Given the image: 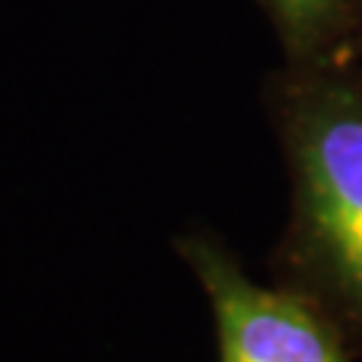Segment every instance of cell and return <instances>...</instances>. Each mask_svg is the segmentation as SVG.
Segmentation results:
<instances>
[{
	"label": "cell",
	"mask_w": 362,
	"mask_h": 362,
	"mask_svg": "<svg viewBox=\"0 0 362 362\" xmlns=\"http://www.w3.org/2000/svg\"><path fill=\"white\" fill-rule=\"evenodd\" d=\"M266 103L290 175L272 281L317 305L362 362V58L284 64Z\"/></svg>",
	"instance_id": "1"
},
{
	"label": "cell",
	"mask_w": 362,
	"mask_h": 362,
	"mask_svg": "<svg viewBox=\"0 0 362 362\" xmlns=\"http://www.w3.org/2000/svg\"><path fill=\"white\" fill-rule=\"evenodd\" d=\"M178 257L209 299L218 362H356L344 332L287 287L257 284L214 233L175 239Z\"/></svg>",
	"instance_id": "2"
},
{
	"label": "cell",
	"mask_w": 362,
	"mask_h": 362,
	"mask_svg": "<svg viewBox=\"0 0 362 362\" xmlns=\"http://www.w3.org/2000/svg\"><path fill=\"white\" fill-rule=\"evenodd\" d=\"M284 64H317L350 52L356 37L350 0H259Z\"/></svg>",
	"instance_id": "3"
},
{
	"label": "cell",
	"mask_w": 362,
	"mask_h": 362,
	"mask_svg": "<svg viewBox=\"0 0 362 362\" xmlns=\"http://www.w3.org/2000/svg\"><path fill=\"white\" fill-rule=\"evenodd\" d=\"M350 9H354V25H356V33H359L362 30V0H350ZM350 45H354V42H350Z\"/></svg>",
	"instance_id": "4"
},
{
	"label": "cell",
	"mask_w": 362,
	"mask_h": 362,
	"mask_svg": "<svg viewBox=\"0 0 362 362\" xmlns=\"http://www.w3.org/2000/svg\"><path fill=\"white\" fill-rule=\"evenodd\" d=\"M350 49H354V52L359 54V58H362V30L356 33V40H354V45H350Z\"/></svg>",
	"instance_id": "5"
}]
</instances>
